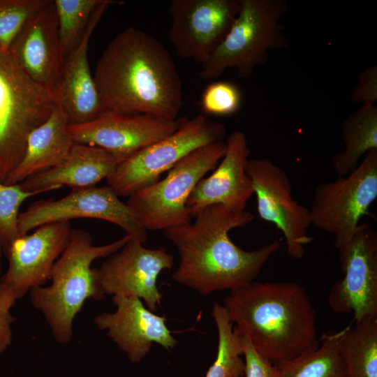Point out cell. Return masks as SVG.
<instances>
[{
  "label": "cell",
  "instance_id": "7",
  "mask_svg": "<svg viewBox=\"0 0 377 377\" xmlns=\"http://www.w3.org/2000/svg\"><path fill=\"white\" fill-rule=\"evenodd\" d=\"M54 99L0 47V182L21 161L29 134L50 115Z\"/></svg>",
  "mask_w": 377,
  "mask_h": 377
},
{
  "label": "cell",
  "instance_id": "17",
  "mask_svg": "<svg viewBox=\"0 0 377 377\" xmlns=\"http://www.w3.org/2000/svg\"><path fill=\"white\" fill-rule=\"evenodd\" d=\"M179 122L105 110L91 121L69 124L68 131L74 143L99 147L122 161L175 132Z\"/></svg>",
  "mask_w": 377,
  "mask_h": 377
},
{
  "label": "cell",
  "instance_id": "3",
  "mask_svg": "<svg viewBox=\"0 0 377 377\" xmlns=\"http://www.w3.org/2000/svg\"><path fill=\"white\" fill-rule=\"evenodd\" d=\"M223 306L239 334L274 364L293 361L318 343L315 309L296 282L253 281L230 290Z\"/></svg>",
  "mask_w": 377,
  "mask_h": 377
},
{
  "label": "cell",
  "instance_id": "32",
  "mask_svg": "<svg viewBox=\"0 0 377 377\" xmlns=\"http://www.w3.org/2000/svg\"><path fill=\"white\" fill-rule=\"evenodd\" d=\"M17 300L13 292L0 281V353H3L12 341L11 325L15 318L10 309Z\"/></svg>",
  "mask_w": 377,
  "mask_h": 377
},
{
  "label": "cell",
  "instance_id": "33",
  "mask_svg": "<svg viewBox=\"0 0 377 377\" xmlns=\"http://www.w3.org/2000/svg\"><path fill=\"white\" fill-rule=\"evenodd\" d=\"M351 100L361 105H374L377 101V66L362 71L351 93Z\"/></svg>",
  "mask_w": 377,
  "mask_h": 377
},
{
  "label": "cell",
  "instance_id": "1",
  "mask_svg": "<svg viewBox=\"0 0 377 377\" xmlns=\"http://www.w3.org/2000/svg\"><path fill=\"white\" fill-rule=\"evenodd\" d=\"M103 110L175 119L182 84L169 51L134 27L119 33L102 52L93 74Z\"/></svg>",
  "mask_w": 377,
  "mask_h": 377
},
{
  "label": "cell",
  "instance_id": "4",
  "mask_svg": "<svg viewBox=\"0 0 377 377\" xmlns=\"http://www.w3.org/2000/svg\"><path fill=\"white\" fill-rule=\"evenodd\" d=\"M129 236L105 245L93 244L91 234L72 229L68 242L55 262L47 286L31 289L32 305L44 316L52 334L59 343L69 342L77 314L88 299L103 300L104 295L97 280L93 262L118 251Z\"/></svg>",
  "mask_w": 377,
  "mask_h": 377
},
{
  "label": "cell",
  "instance_id": "9",
  "mask_svg": "<svg viewBox=\"0 0 377 377\" xmlns=\"http://www.w3.org/2000/svg\"><path fill=\"white\" fill-rule=\"evenodd\" d=\"M377 198V149L367 153L357 168L343 177L319 184L309 209L311 225L334 236L339 249L355 233Z\"/></svg>",
  "mask_w": 377,
  "mask_h": 377
},
{
  "label": "cell",
  "instance_id": "8",
  "mask_svg": "<svg viewBox=\"0 0 377 377\" xmlns=\"http://www.w3.org/2000/svg\"><path fill=\"white\" fill-rule=\"evenodd\" d=\"M223 124L205 114L180 117L177 130L122 160L107 179V186L119 197H129L157 182L180 159L203 145L222 141Z\"/></svg>",
  "mask_w": 377,
  "mask_h": 377
},
{
  "label": "cell",
  "instance_id": "13",
  "mask_svg": "<svg viewBox=\"0 0 377 377\" xmlns=\"http://www.w3.org/2000/svg\"><path fill=\"white\" fill-rule=\"evenodd\" d=\"M342 279L332 285L328 295L331 309L353 313L355 323L377 316V233L360 223L352 238L339 248Z\"/></svg>",
  "mask_w": 377,
  "mask_h": 377
},
{
  "label": "cell",
  "instance_id": "20",
  "mask_svg": "<svg viewBox=\"0 0 377 377\" xmlns=\"http://www.w3.org/2000/svg\"><path fill=\"white\" fill-rule=\"evenodd\" d=\"M117 1L102 0L89 21L82 40L65 58L55 101L66 114L69 124L91 121L104 110L91 73L88 49L91 36L107 8Z\"/></svg>",
  "mask_w": 377,
  "mask_h": 377
},
{
  "label": "cell",
  "instance_id": "22",
  "mask_svg": "<svg viewBox=\"0 0 377 377\" xmlns=\"http://www.w3.org/2000/svg\"><path fill=\"white\" fill-rule=\"evenodd\" d=\"M68 118L57 103L49 117L29 134L24 155L4 184H18L64 160L74 144Z\"/></svg>",
  "mask_w": 377,
  "mask_h": 377
},
{
  "label": "cell",
  "instance_id": "5",
  "mask_svg": "<svg viewBox=\"0 0 377 377\" xmlns=\"http://www.w3.org/2000/svg\"><path fill=\"white\" fill-rule=\"evenodd\" d=\"M288 10L285 0H242L240 10L224 40L206 61L200 77L215 79L229 68L249 78L268 59V51L289 42L279 23Z\"/></svg>",
  "mask_w": 377,
  "mask_h": 377
},
{
  "label": "cell",
  "instance_id": "29",
  "mask_svg": "<svg viewBox=\"0 0 377 377\" xmlns=\"http://www.w3.org/2000/svg\"><path fill=\"white\" fill-rule=\"evenodd\" d=\"M46 0H0V47L8 50L27 19Z\"/></svg>",
  "mask_w": 377,
  "mask_h": 377
},
{
  "label": "cell",
  "instance_id": "31",
  "mask_svg": "<svg viewBox=\"0 0 377 377\" xmlns=\"http://www.w3.org/2000/svg\"><path fill=\"white\" fill-rule=\"evenodd\" d=\"M241 343L246 377H281L277 366L259 354L246 337L241 336Z\"/></svg>",
  "mask_w": 377,
  "mask_h": 377
},
{
  "label": "cell",
  "instance_id": "12",
  "mask_svg": "<svg viewBox=\"0 0 377 377\" xmlns=\"http://www.w3.org/2000/svg\"><path fill=\"white\" fill-rule=\"evenodd\" d=\"M242 0H172L168 37L177 54L200 65L228 34Z\"/></svg>",
  "mask_w": 377,
  "mask_h": 377
},
{
  "label": "cell",
  "instance_id": "26",
  "mask_svg": "<svg viewBox=\"0 0 377 377\" xmlns=\"http://www.w3.org/2000/svg\"><path fill=\"white\" fill-rule=\"evenodd\" d=\"M212 316L218 332V349L216 357L205 377L244 376L241 335L230 320L223 305L215 303Z\"/></svg>",
  "mask_w": 377,
  "mask_h": 377
},
{
  "label": "cell",
  "instance_id": "25",
  "mask_svg": "<svg viewBox=\"0 0 377 377\" xmlns=\"http://www.w3.org/2000/svg\"><path fill=\"white\" fill-rule=\"evenodd\" d=\"M347 328L323 333L318 345L308 353L293 361L276 364L280 376L344 377L339 347Z\"/></svg>",
  "mask_w": 377,
  "mask_h": 377
},
{
  "label": "cell",
  "instance_id": "28",
  "mask_svg": "<svg viewBox=\"0 0 377 377\" xmlns=\"http://www.w3.org/2000/svg\"><path fill=\"white\" fill-rule=\"evenodd\" d=\"M37 193L23 190L19 184L0 182V245L3 249L19 237L17 221L22 204Z\"/></svg>",
  "mask_w": 377,
  "mask_h": 377
},
{
  "label": "cell",
  "instance_id": "30",
  "mask_svg": "<svg viewBox=\"0 0 377 377\" xmlns=\"http://www.w3.org/2000/svg\"><path fill=\"white\" fill-rule=\"evenodd\" d=\"M242 99L241 91L235 84L219 81L205 87L201 97V107L207 114L229 116L239 111Z\"/></svg>",
  "mask_w": 377,
  "mask_h": 377
},
{
  "label": "cell",
  "instance_id": "11",
  "mask_svg": "<svg viewBox=\"0 0 377 377\" xmlns=\"http://www.w3.org/2000/svg\"><path fill=\"white\" fill-rule=\"evenodd\" d=\"M78 218L104 220L122 228L126 235L144 244L147 231L131 214L108 186L72 189L59 199L39 200L20 212L17 221L19 236L47 223L69 221Z\"/></svg>",
  "mask_w": 377,
  "mask_h": 377
},
{
  "label": "cell",
  "instance_id": "27",
  "mask_svg": "<svg viewBox=\"0 0 377 377\" xmlns=\"http://www.w3.org/2000/svg\"><path fill=\"white\" fill-rule=\"evenodd\" d=\"M102 0L53 1L58 33L65 57L82 40L95 10Z\"/></svg>",
  "mask_w": 377,
  "mask_h": 377
},
{
  "label": "cell",
  "instance_id": "2",
  "mask_svg": "<svg viewBox=\"0 0 377 377\" xmlns=\"http://www.w3.org/2000/svg\"><path fill=\"white\" fill-rule=\"evenodd\" d=\"M195 219L194 223L165 230L164 235L179 255L172 279L202 295L230 291L253 281L280 247L274 241L246 251L231 240L230 230L254 219L246 210L234 212L214 204L204 208Z\"/></svg>",
  "mask_w": 377,
  "mask_h": 377
},
{
  "label": "cell",
  "instance_id": "10",
  "mask_svg": "<svg viewBox=\"0 0 377 377\" xmlns=\"http://www.w3.org/2000/svg\"><path fill=\"white\" fill-rule=\"evenodd\" d=\"M246 171L256 198L259 217L282 232L288 255L301 259L305 246L313 239L308 235L311 225L310 213L309 208L293 198L286 172L266 158H249Z\"/></svg>",
  "mask_w": 377,
  "mask_h": 377
},
{
  "label": "cell",
  "instance_id": "18",
  "mask_svg": "<svg viewBox=\"0 0 377 377\" xmlns=\"http://www.w3.org/2000/svg\"><path fill=\"white\" fill-rule=\"evenodd\" d=\"M117 309L94 318V323L124 351L128 360L140 362L151 350L154 343L167 350L174 348L177 340L165 324V318L146 308L137 297L113 296Z\"/></svg>",
  "mask_w": 377,
  "mask_h": 377
},
{
  "label": "cell",
  "instance_id": "23",
  "mask_svg": "<svg viewBox=\"0 0 377 377\" xmlns=\"http://www.w3.org/2000/svg\"><path fill=\"white\" fill-rule=\"evenodd\" d=\"M344 148L332 157V167L337 177L355 170L360 158L377 149V107L361 105L342 122Z\"/></svg>",
  "mask_w": 377,
  "mask_h": 377
},
{
  "label": "cell",
  "instance_id": "19",
  "mask_svg": "<svg viewBox=\"0 0 377 377\" xmlns=\"http://www.w3.org/2000/svg\"><path fill=\"white\" fill-rule=\"evenodd\" d=\"M226 145V152L216 169L198 182L187 200L186 207L192 217L214 204L223 205L234 212L245 211L253 195L246 171L250 149L245 133L233 131Z\"/></svg>",
  "mask_w": 377,
  "mask_h": 377
},
{
  "label": "cell",
  "instance_id": "16",
  "mask_svg": "<svg viewBox=\"0 0 377 377\" xmlns=\"http://www.w3.org/2000/svg\"><path fill=\"white\" fill-rule=\"evenodd\" d=\"M69 221L42 225L19 236L3 249L8 261L0 281L17 299L50 280L52 267L64 251L72 231Z\"/></svg>",
  "mask_w": 377,
  "mask_h": 377
},
{
  "label": "cell",
  "instance_id": "6",
  "mask_svg": "<svg viewBox=\"0 0 377 377\" xmlns=\"http://www.w3.org/2000/svg\"><path fill=\"white\" fill-rule=\"evenodd\" d=\"M226 149L223 141L198 147L180 159L165 178L130 195L126 204L135 221L147 231L191 223L187 200L198 182L221 160Z\"/></svg>",
  "mask_w": 377,
  "mask_h": 377
},
{
  "label": "cell",
  "instance_id": "15",
  "mask_svg": "<svg viewBox=\"0 0 377 377\" xmlns=\"http://www.w3.org/2000/svg\"><path fill=\"white\" fill-rule=\"evenodd\" d=\"M8 50L23 72L55 101L66 57L53 1L46 0L27 19Z\"/></svg>",
  "mask_w": 377,
  "mask_h": 377
},
{
  "label": "cell",
  "instance_id": "24",
  "mask_svg": "<svg viewBox=\"0 0 377 377\" xmlns=\"http://www.w3.org/2000/svg\"><path fill=\"white\" fill-rule=\"evenodd\" d=\"M339 353L344 377H377V316L348 325Z\"/></svg>",
  "mask_w": 377,
  "mask_h": 377
},
{
  "label": "cell",
  "instance_id": "14",
  "mask_svg": "<svg viewBox=\"0 0 377 377\" xmlns=\"http://www.w3.org/2000/svg\"><path fill=\"white\" fill-rule=\"evenodd\" d=\"M129 237L116 253L96 268L98 283L105 295L137 297L147 308L157 311L162 295L156 286L158 275L174 265V257L165 249H147Z\"/></svg>",
  "mask_w": 377,
  "mask_h": 377
},
{
  "label": "cell",
  "instance_id": "34",
  "mask_svg": "<svg viewBox=\"0 0 377 377\" xmlns=\"http://www.w3.org/2000/svg\"><path fill=\"white\" fill-rule=\"evenodd\" d=\"M2 252H3V248L0 245V275H1V254H2ZM0 279H1V277H0Z\"/></svg>",
  "mask_w": 377,
  "mask_h": 377
},
{
  "label": "cell",
  "instance_id": "21",
  "mask_svg": "<svg viewBox=\"0 0 377 377\" xmlns=\"http://www.w3.org/2000/svg\"><path fill=\"white\" fill-rule=\"evenodd\" d=\"M121 161L99 147L74 143L60 163L18 184L23 190L38 194L65 186L72 189L92 187L106 179Z\"/></svg>",
  "mask_w": 377,
  "mask_h": 377
}]
</instances>
